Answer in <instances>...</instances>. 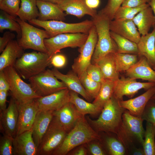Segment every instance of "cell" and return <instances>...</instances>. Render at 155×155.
<instances>
[{
  "label": "cell",
  "mask_w": 155,
  "mask_h": 155,
  "mask_svg": "<svg viewBox=\"0 0 155 155\" xmlns=\"http://www.w3.org/2000/svg\"><path fill=\"white\" fill-rule=\"evenodd\" d=\"M53 111L39 110L36 115L32 127V136L38 148L52 120Z\"/></svg>",
  "instance_id": "7402d4cb"
},
{
  "label": "cell",
  "mask_w": 155,
  "mask_h": 155,
  "mask_svg": "<svg viewBox=\"0 0 155 155\" xmlns=\"http://www.w3.org/2000/svg\"><path fill=\"white\" fill-rule=\"evenodd\" d=\"M36 4L39 12L38 19L43 21L65 20L66 14L57 4L36 0Z\"/></svg>",
  "instance_id": "484cf974"
},
{
  "label": "cell",
  "mask_w": 155,
  "mask_h": 155,
  "mask_svg": "<svg viewBox=\"0 0 155 155\" xmlns=\"http://www.w3.org/2000/svg\"><path fill=\"white\" fill-rule=\"evenodd\" d=\"M110 34L117 46V53L138 55L137 43L111 31Z\"/></svg>",
  "instance_id": "836d02e7"
},
{
  "label": "cell",
  "mask_w": 155,
  "mask_h": 155,
  "mask_svg": "<svg viewBox=\"0 0 155 155\" xmlns=\"http://www.w3.org/2000/svg\"><path fill=\"white\" fill-rule=\"evenodd\" d=\"M66 14L80 18L86 15L94 17L97 12L88 6L86 0H63L56 3Z\"/></svg>",
  "instance_id": "44dd1931"
},
{
  "label": "cell",
  "mask_w": 155,
  "mask_h": 155,
  "mask_svg": "<svg viewBox=\"0 0 155 155\" xmlns=\"http://www.w3.org/2000/svg\"><path fill=\"white\" fill-rule=\"evenodd\" d=\"M152 32L142 35L137 43L139 57L144 56L152 67H155V26Z\"/></svg>",
  "instance_id": "d4e9b609"
},
{
  "label": "cell",
  "mask_w": 155,
  "mask_h": 155,
  "mask_svg": "<svg viewBox=\"0 0 155 155\" xmlns=\"http://www.w3.org/2000/svg\"><path fill=\"white\" fill-rule=\"evenodd\" d=\"M17 104L18 118L16 135L32 128L39 111L35 99L23 103H17Z\"/></svg>",
  "instance_id": "9a60e30c"
},
{
  "label": "cell",
  "mask_w": 155,
  "mask_h": 155,
  "mask_svg": "<svg viewBox=\"0 0 155 155\" xmlns=\"http://www.w3.org/2000/svg\"><path fill=\"white\" fill-rule=\"evenodd\" d=\"M15 35L9 31L5 32L2 37H0V53H1L9 43L13 40Z\"/></svg>",
  "instance_id": "7dc6e473"
},
{
  "label": "cell",
  "mask_w": 155,
  "mask_h": 155,
  "mask_svg": "<svg viewBox=\"0 0 155 155\" xmlns=\"http://www.w3.org/2000/svg\"><path fill=\"white\" fill-rule=\"evenodd\" d=\"M3 70L9 85L11 96L18 103H25L41 97L34 92L30 84L22 80L13 66L7 67Z\"/></svg>",
  "instance_id": "8992f818"
},
{
  "label": "cell",
  "mask_w": 155,
  "mask_h": 155,
  "mask_svg": "<svg viewBox=\"0 0 155 155\" xmlns=\"http://www.w3.org/2000/svg\"><path fill=\"white\" fill-rule=\"evenodd\" d=\"M13 138L6 134L0 139V155H14Z\"/></svg>",
  "instance_id": "60d3db41"
},
{
  "label": "cell",
  "mask_w": 155,
  "mask_h": 155,
  "mask_svg": "<svg viewBox=\"0 0 155 155\" xmlns=\"http://www.w3.org/2000/svg\"><path fill=\"white\" fill-rule=\"evenodd\" d=\"M155 71V67L152 68Z\"/></svg>",
  "instance_id": "680465c9"
},
{
  "label": "cell",
  "mask_w": 155,
  "mask_h": 155,
  "mask_svg": "<svg viewBox=\"0 0 155 155\" xmlns=\"http://www.w3.org/2000/svg\"><path fill=\"white\" fill-rule=\"evenodd\" d=\"M5 29L15 32L18 39L21 36V30L20 24L16 18L2 10L0 11V32Z\"/></svg>",
  "instance_id": "d590c367"
},
{
  "label": "cell",
  "mask_w": 155,
  "mask_h": 155,
  "mask_svg": "<svg viewBox=\"0 0 155 155\" xmlns=\"http://www.w3.org/2000/svg\"><path fill=\"white\" fill-rule=\"evenodd\" d=\"M79 77L81 84L89 96L92 99H94L100 90L101 83L95 81L89 78L86 71Z\"/></svg>",
  "instance_id": "f35d334b"
},
{
  "label": "cell",
  "mask_w": 155,
  "mask_h": 155,
  "mask_svg": "<svg viewBox=\"0 0 155 155\" xmlns=\"http://www.w3.org/2000/svg\"><path fill=\"white\" fill-rule=\"evenodd\" d=\"M144 121L142 117L134 116L127 110L123 114L121 123L115 135L127 151L134 146L135 142H138L142 146L145 132Z\"/></svg>",
  "instance_id": "277c9868"
},
{
  "label": "cell",
  "mask_w": 155,
  "mask_h": 155,
  "mask_svg": "<svg viewBox=\"0 0 155 155\" xmlns=\"http://www.w3.org/2000/svg\"><path fill=\"white\" fill-rule=\"evenodd\" d=\"M9 89V85L3 71H0V90L8 91Z\"/></svg>",
  "instance_id": "681fc988"
},
{
  "label": "cell",
  "mask_w": 155,
  "mask_h": 155,
  "mask_svg": "<svg viewBox=\"0 0 155 155\" xmlns=\"http://www.w3.org/2000/svg\"><path fill=\"white\" fill-rule=\"evenodd\" d=\"M114 53L107 54L94 64L100 68L104 79L116 82L119 79V73L117 70Z\"/></svg>",
  "instance_id": "83f0119b"
},
{
  "label": "cell",
  "mask_w": 155,
  "mask_h": 155,
  "mask_svg": "<svg viewBox=\"0 0 155 155\" xmlns=\"http://www.w3.org/2000/svg\"><path fill=\"white\" fill-rule=\"evenodd\" d=\"M155 86L154 82H142L129 77H122L115 82L113 96L120 101L123 100L124 96L131 98L140 90H147Z\"/></svg>",
  "instance_id": "4fadbf2b"
},
{
  "label": "cell",
  "mask_w": 155,
  "mask_h": 155,
  "mask_svg": "<svg viewBox=\"0 0 155 155\" xmlns=\"http://www.w3.org/2000/svg\"><path fill=\"white\" fill-rule=\"evenodd\" d=\"M30 23L44 28L51 37L64 33H82L88 34L93 26L92 20H86L80 22L68 23L55 20L41 21L38 19L29 21Z\"/></svg>",
  "instance_id": "ba28073f"
},
{
  "label": "cell",
  "mask_w": 155,
  "mask_h": 155,
  "mask_svg": "<svg viewBox=\"0 0 155 155\" xmlns=\"http://www.w3.org/2000/svg\"><path fill=\"white\" fill-rule=\"evenodd\" d=\"M142 117L155 127V100L151 99L145 107Z\"/></svg>",
  "instance_id": "7bdbcfd3"
},
{
  "label": "cell",
  "mask_w": 155,
  "mask_h": 155,
  "mask_svg": "<svg viewBox=\"0 0 155 155\" xmlns=\"http://www.w3.org/2000/svg\"><path fill=\"white\" fill-rule=\"evenodd\" d=\"M92 21L97 33L98 40L91 63L95 64L101 58L110 53H117L116 44L111 37L110 29L111 20L99 11Z\"/></svg>",
  "instance_id": "3957f363"
},
{
  "label": "cell",
  "mask_w": 155,
  "mask_h": 155,
  "mask_svg": "<svg viewBox=\"0 0 155 155\" xmlns=\"http://www.w3.org/2000/svg\"><path fill=\"white\" fill-rule=\"evenodd\" d=\"M8 91L0 90V112L7 108V97Z\"/></svg>",
  "instance_id": "f907efd6"
},
{
  "label": "cell",
  "mask_w": 155,
  "mask_h": 155,
  "mask_svg": "<svg viewBox=\"0 0 155 155\" xmlns=\"http://www.w3.org/2000/svg\"><path fill=\"white\" fill-rule=\"evenodd\" d=\"M24 49L18 41H10L0 56V71L9 66H13L16 61L23 54Z\"/></svg>",
  "instance_id": "4316f807"
},
{
  "label": "cell",
  "mask_w": 155,
  "mask_h": 155,
  "mask_svg": "<svg viewBox=\"0 0 155 155\" xmlns=\"http://www.w3.org/2000/svg\"><path fill=\"white\" fill-rule=\"evenodd\" d=\"M88 34L67 33L57 35L44 40L49 58L60 51L63 49L70 47H81L86 41Z\"/></svg>",
  "instance_id": "9c48e42d"
},
{
  "label": "cell",
  "mask_w": 155,
  "mask_h": 155,
  "mask_svg": "<svg viewBox=\"0 0 155 155\" xmlns=\"http://www.w3.org/2000/svg\"><path fill=\"white\" fill-rule=\"evenodd\" d=\"M130 149L131 154L133 155H145L142 148H137L133 146Z\"/></svg>",
  "instance_id": "db71d44e"
},
{
  "label": "cell",
  "mask_w": 155,
  "mask_h": 155,
  "mask_svg": "<svg viewBox=\"0 0 155 155\" xmlns=\"http://www.w3.org/2000/svg\"><path fill=\"white\" fill-rule=\"evenodd\" d=\"M20 3V0H3L0 3V9L16 18Z\"/></svg>",
  "instance_id": "ab89813d"
},
{
  "label": "cell",
  "mask_w": 155,
  "mask_h": 155,
  "mask_svg": "<svg viewBox=\"0 0 155 155\" xmlns=\"http://www.w3.org/2000/svg\"><path fill=\"white\" fill-rule=\"evenodd\" d=\"M125 72L128 77L155 83V71L144 56L139 57L138 61Z\"/></svg>",
  "instance_id": "603a6c76"
},
{
  "label": "cell",
  "mask_w": 155,
  "mask_h": 155,
  "mask_svg": "<svg viewBox=\"0 0 155 155\" xmlns=\"http://www.w3.org/2000/svg\"><path fill=\"white\" fill-rule=\"evenodd\" d=\"M148 4L151 7L154 16V22L153 27L155 26V0H150Z\"/></svg>",
  "instance_id": "11a10c76"
},
{
  "label": "cell",
  "mask_w": 155,
  "mask_h": 155,
  "mask_svg": "<svg viewBox=\"0 0 155 155\" xmlns=\"http://www.w3.org/2000/svg\"><path fill=\"white\" fill-rule=\"evenodd\" d=\"M117 70L119 72H126L134 65L138 61L137 54L114 53Z\"/></svg>",
  "instance_id": "d6a6232c"
},
{
  "label": "cell",
  "mask_w": 155,
  "mask_h": 155,
  "mask_svg": "<svg viewBox=\"0 0 155 155\" xmlns=\"http://www.w3.org/2000/svg\"><path fill=\"white\" fill-rule=\"evenodd\" d=\"M35 100L39 110L55 111L70 102L69 90L68 88L63 89Z\"/></svg>",
  "instance_id": "2e32d148"
},
{
  "label": "cell",
  "mask_w": 155,
  "mask_h": 155,
  "mask_svg": "<svg viewBox=\"0 0 155 155\" xmlns=\"http://www.w3.org/2000/svg\"><path fill=\"white\" fill-rule=\"evenodd\" d=\"M98 36L95 26L90 30L87 39L79 48L80 54L74 60L72 65V71L79 77L86 71L88 66L91 63L92 58L97 43Z\"/></svg>",
  "instance_id": "7c38bea8"
},
{
  "label": "cell",
  "mask_w": 155,
  "mask_h": 155,
  "mask_svg": "<svg viewBox=\"0 0 155 155\" xmlns=\"http://www.w3.org/2000/svg\"><path fill=\"white\" fill-rule=\"evenodd\" d=\"M151 99L155 100V94L152 97Z\"/></svg>",
  "instance_id": "6f0895ef"
},
{
  "label": "cell",
  "mask_w": 155,
  "mask_h": 155,
  "mask_svg": "<svg viewBox=\"0 0 155 155\" xmlns=\"http://www.w3.org/2000/svg\"><path fill=\"white\" fill-rule=\"evenodd\" d=\"M67 133L53 116L38 148V155H52L63 142Z\"/></svg>",
  "instance_id": "8fae6325"
},
{
  "label": "cell",
  "mask_w": 155,
  "mask_h": 155,
  "mask_svg": "<svg viewBox=\"0 0 155 155\" xmlns=\"http://www.w3.org/2000/svg\"><path fill=\"white\" fill-rule=\"evenodd\" d=\"M86 3L88 7L95 9L97 8L100 3V0H86Z\"/></svg>",
  "instance_id": "f5cc1de1"
},
{
  "label": "cell",
  "mask_w": 155,
  "mask_h": 155,
  "mask_svg": "<svg viewBox=\"0 0 155 155\" xmlns=\"http://www.w3.org/2000/svg\"><path fill=\"white\" fill-rule=\"evenodd\" d=\"M115 82L104 79L101 82L99 92L93 103L102 110L106 102L113 96Z\"/></svg>",
  "instance_id": "4dcf8cb0"
},
{
  "label": "cell",
  "mask_w": 155,
  "mask_h": 155,
  "mask_svg": "<svg viewBox=\"0 0 155 155\" xmlns=\"http://www.w3.org/2000/svg\"><path fill=\"white\" fill-rule=\"evenodd\" d=\"M76 148L70 153L72 155H86L88 153V150L85 144L80 145Z\"/></svg>",
  "instance_id": "816d5d0a"
},
{
  "label": "cell",
  "mask_w": 155,
  "mask_h": 155,
  "mask_svg": "<svg viewBox=\"0 0 155 155\" xmlns=\"http://www.w3.org/2000/svg\"><path fill=\"white\" fill-rule=\"evenodd\" d=\"M51 65V59L47 53L33 51L24 53L13 67L21 77L28 79L45 70Z\"/></svg>",
  "instance_id": "5b68a950"
},
{
  "label": "cell",
  "mask_w": 155,
  "mask_h": 155,
  "mask_svg": "<svg viewBox=\"0 0 155 155\" xmlns=\"http://www.w3.org/2000/svg\"><path fill=\"white\" fill-rule=\"evenodd\" d=\"M16 20L20 24L21 36L18 41L20 46L24 50L31 49L47 53L44 40L51 38L45 30L40 29L29 24L19 18Z\"/></svg>",
  "instance_id": "52a82bcc"
},
{
  "label": "cell",
  "mask_w": 155,
  "mask_h": 155,
  "mask_svg": "<svg viewBox=\"0 0 155 155\" xmlns=\"http://www.w3.org/2000/svg\"><path fill=\"white\" fill-rule=\"evenodd\" d=\"M97 140H101L100 136L91 127L84 116H81L52 155H66L78 146Z\"/></svg>",
  "instance_id": "6da1fadb"
},
{
  "label": "cell",
  "mask_w": 155,
  "mask_h": 155,
  "mask_svg": "<svg viewBox=\"0 0 155 155\" xmlns=\"http://www.w3.org/2000/svg\"><path fill=\"white\" fill-rule=\"evenodd\" d=\"M58 80L52 70L47 69L30 77L28 81L34 92L42 97L67 88L62 82Z\"/></svg>",
  "instance_id": "30bf717a"
},
{
  "label": "cell",
  "mask_w": 155,
  "mask_h": 155,
  "mask_svg": "<svg viewBox=\"0 0 155 155\" xmlns=\"http://www.w3.org/2000/svg\"><path fill=\"white\" fill-rule=\"evenodd\" d=\"M149 5L148 3L136 7L121 5L115 12L113 20H133L140 11Z\"/></svg>",
  "instance_id": "74e56055"
},
{
  "label": "cell",
  "mask_w": 155,
  "mask_h": 155,
  "mask_svg": "<svg viewBox=\"0 0 155 155\" xmlns=\"http://www.w3.org/2000/svg\"><path fill=\"white\" fill-rule=\"evenodd\" d=\"M124 0H108L105 7L100 10L111 20L113 19L115 12Z\"/></svg>",
  "instance_id": "b9f144b4"
},
{
  "label": "cell",
  "mask_w": 155,
  "mask_h": 155,
  "mask_svg": "<svg viewBox=\"0 0 155 155\" xmlns=\"http://www.w3.org/2000/svg\"><path fill=\"white\" fill-rule=\"evenodd\" d=\"M132 20L141 35H145L148 33L154 22V16L151 7L149 5L141 11Z\"/></svg>",
  "instance_id": "f1b7e54d"
},
{
  "label": "cell",
  "mask_w": 155,
  "mask_h": 155,
  "mask_svg": "<svg viewBox=\"0 0 155 155\" xmlns=\"http://www.w3.org/2000/svg\"><path fill=\"white\" fill-rule=\"evenodd\" d=\"M86 71L89 78L95 81L101 83L104 79L100 68L96 64L91 63Z\"/></svg>",
  "instance_id": "f6af8a7d"
},
{
  "label": "cell",
  "mask_w": 155,
  "mask_h": 155,
  "mask_svg": "<svg viewBox=\"0 0 155 155\" xmlns=\"http://www.w3.org/2000/svg\"><path fill=\"white\" fill-rule=\"evenodd\" d=\"M104 142L107 154L109 155L127 154V151L126 148L116 136H106L104 139Z\"/></svg>",
  "instance_id": "8d00e7d4"
},
{
  "label": "cell",
  "mask_w": 155,
  "mask_h": 155,
  "mask_svg": "<svg viewBox=\"0 0 155 155\" xmlns=\"http://www.w3.org/2000/svg\"><path fill=\"white\" fill-rule=\"evenodd\" d=\"M44 1H47L53 3H57L63 0H41Z\"/></svg>",
  "instance_id": "9f6ffc18"
},
{
  "label": "cell",
  "mask_w": 155,
  "mask_h": 155,
  "mask_svg": "<svg viewBox=\"0 0 155 155\" xmlns=\"http://www.w3.org/2000/svg\"><path fill=\"white\" fill-rule=\"evenodd\" d=\"M101 140H95L86 144L87 145V146H86H86L88 151L91 155L107 154L106 151L101 143Z\"/></svg>",
  "instance_id": "ee69618b"
},
{
  "label": "cell",
  "mask_w": 155,
  "mask_h": 155,
  "mask_svg": "<svg viewBox=\"0 0 155 155\" xmlns=\"http://www.w3.org/2000/svg\"><path fill=\"white\" fill-rule=\"evenodd\" d=\"M18 118L17 103L11 96L8 106L0 112V129L3 134L13 138L16 136Z\"/></svg>",
  "instance_id": "5bb4252c"
},
{
  "label": "cell",
  "mask_w": 155,
  "mask_h": 155,
  "mask_svg": "<svg viewBox=\"0 0 155 155\" xmlns=\"http://www.w3.org/2000/svg\"><path fill=\"white\" fill-rule=\"evenodd\" d=\"M150 0H124L121 5L136 7L148 3Z\"/></svg>",
  "instance_id": "c3c4849f"
},
{
  "label": "cell",
  "mask_w": 155,
  "mask_h": 155,
  "mask_svg": "<svg viewBox=\"0 0 155 155\" xmlns=\"http://www.w3.org/2000/svg\"><path fill=\"white\" fill-rule=\"evenodd\" d=\"M155 127L146 122L142 145L145 155H155Z\"/></svg>",
  "instance_id": "e575fe53"
},
{
  "label": "cell",
  "mask_w": 155,
  "mask_h": 155,
  "mask_svg": "<svg viewBox=\"0 0 155 155\" xmlns=\"http://www.w3.org/2000/svg\"><path fill=\"white\" fill-rule=\"evenodd\" d=\"M20 9L17 16L25 21L38 18L39 12L36 4V0H20Z\"/></svg>",
  "instance_id": "1f68e13d"
},
{
  "label": "cell",
  "mask_w": 155,
  "mask_h": 155,
  "mask_svg": "<svg viewBox=\"0 0 155 155\" xmlns=\"http://www.w3.org/2000/svg\"><path fill=\"white\" fill-rule=\"evenodd\" d=\"M110 31L136 43L139 42L140 34L132 20H111Z\"/></svg>",
  "instance_id": "ffe728a7"
},
{
  "label": "cell",
  "mask_w": 155,
  "mask_h": 155,
  "mask_svg": "<svg viewBox=\"0 0 155 155\" xmlns=\"http://www.w3.org/2000/svg\"><path fill=\"white\" fill-rule=\"evenodd\" d=\"M66 62V59L63 55L56 54L51 58V64L55 68H61L63 67Z\"/></svg>",
  "instance_id": "bcb514c9"
},
{
  "label": "cell",
  "mask_w": 155,
  "mask_h": 155,
  "mask_svg": "<svg viewBox=\"0 0 155 155\" xmlns=\"http://www.w3.org/2000/svg\"><path fill=\"white\" fill-rule=\"evenodd\" d=\"M53 114L57 121L67 133L73 128L79 118L82 116L70 102L60 108L54 111Z\"/></svg>",
  "instance_id": "e0dca14e"
},
{
  "label": "cell",
  "mask_w": 155,
  "mask_h": 155,
  "mask_svg": "<svg viewBox=\"0 0 155 155\" xmlns=\"http://www.w3.org/2000/svg\"><path fill=\"white\" fill-rule=\"evenodd\" d=\"M52 71L54 75L60 80L69 90L80 94L88 101L92 100L82 85L79 77L73 71H69L66 74L62 73L56 68Z\"/></svg>",
  "instance_id": "cb8c5ba5"
},
{
  "label": "cell",
  "mask_w": 155,
  "mask_h": 155,
  "mask_svg": "<svg viewBox=\"0 0 155 155\" xmlns=\"http://www.w3.org/2000/svg\"><path fill=\"white\" fill-rule=\"evenodd\" d=\"M32 128L13 138L14 155H37L38 148L34 141Z\"/></svg>",
  "instance_id": "d6986e66"
},
{
  "label": "cell",
  "mask_w": 155,
  "mask_h": 155,
  "mask_svg": "<svg viewBox=\"0 0 155 155\" xmlns=\"http://www.w3.org/2000/svg\"><path fill=\"white\" fill-rule=\"evenodd\" d=\"M119 101L113 96L104 104L98 118L88 121L97 132L116 134L121 123L122 115L126 109L121 106Z\"/></svg>",
  "instance_id": "7a4b0ae2"
},
{
  "label": "cell",
  "mask_w": 155,
  "mask_h": 155,
  "mask_svg": "<svg viewBox=\"0 0 155 155\" xmlns=\"http://www.w3.org/2000/svg\"><path fill=\"white\" fill-rule=\"evenodd\" d=\"M3 0H0V3H1Z\"/></svg>",
  "instance_id": "91938a15"
},
{
  "label": "cell",
  "mask_w": 155,
  "mask_h": 155,
  "mask_svg": "<svg viewBox=\"0 0 155 155\" xmlns=\"http://www.w3.org/2000/svg\"><path fill=\"white\" fill-rule=\"evenodd\" d=\"M155 94V86L139 96L127 100L119 101L120 106L132 115L141 117L147 103Z\"/></svg>",
  "instance_id": "ac0fdd59"
},
{
  "label": "cell",
  "mask_w": 155,
  "mask_h": 155,
  "mask_svg": "<svg viewBox=\"0 0 155 155\" xmlns=\"http://www.w3.org/2000/svg\"><path fill=\"white\" fill-rule=\"evenodd\" d=\"M70 102L75 106L79 113L81 115L87 114L96 115L101 113L102 109L93 103L86 101L80 98L78 94L69 90Z\"/></svg>",
  "instance_id": "f546056e"
}]
</instances>
